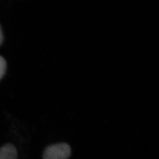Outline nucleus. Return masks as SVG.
<instances>
[{"instance_id": "f257e3e1", "label": "nucleus", "mask_w": 159, "mask_h": 159, "mask_svg": "<svg viewBox=\"0 0 159 159\" xmlns=\"http://www.w3.org/2000/svg\"><path fill=\"white\" fill-rule=\"evenodd\" d=\"M71 148L66 143H59L49 146L43 155V159H68L71 156Z\"/></svg>"}, {"instance_id": "f03ea898", "label": "nucleus", "mask_w": 159, "mask_h": 159, "mask_svg": "<svg viewBox=\"0 0 159 159\" xmlns=\"http://www.w3.org/2000/svg\"><path fill=\"white\" fill-rule=\"evenodd\" d=\"M18 152L14 145L7 144L0 148V159H17Z\"/></svg>"}, {"instance_id": "7ed1b4c3", "label": "nucleus", "mask_w": 159, "mask_h": 159, "mask_svg": "<svg viewBox=\"0 0 159 159\" xmlns=\"http://www.w3.org/2000/svg\"><path fill=\"white\" fill-rule=\"evenodd\" d=\"M6 63L3 57L0 56V80L3 78L6 72Z\"/></svg>"}, {"instance_id": "20e7f679", "label": "nucleus", "mask_w": 159, "mask_h": 159, "mask_svg": "<svg viewBox=\"0 0 159 159\" xmlns=\"http://www.w3.org/2000/svg\"><path fill=\"white\" fill-rule=\"evenodd\" d=\"M3 41V34L2 30L1 27L0 26V45H1Z\"/></svg>"}]
</instances>
